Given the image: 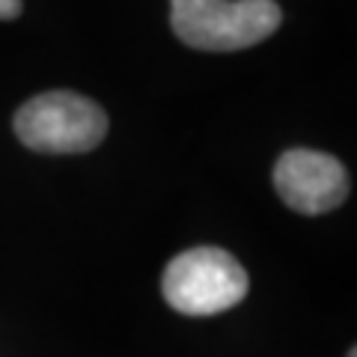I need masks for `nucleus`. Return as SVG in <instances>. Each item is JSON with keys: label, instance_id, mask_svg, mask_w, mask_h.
<instances>
[{"label": "nucleus", "instance_id": "1", "mask_svg": "<svg viewBox=\"0 0 357 357\" xmlns=\"http://www.w3.org/2000/svg\"><path fill=\"white\" fill-rule=\"evenodd\" d=\"M274 0H170L173 33L197 51H244L280 27Z\"/></svg>", "mask_w": 357, "mask_h": 357}, {"label": "nucleus", "instance_id": "2", "mask_svg": "<svg viewBox=\"0 0 357 357\" xmlns=\"http://www.w3.org/2000/svg\"><path fill=\"white\" fill-rule=\"evenodd\" d=\"M15 134L33 152L77 155L96 149L105 140L107 114L93 98L69 89H54L18 107Z\"/></svg>", "mask_w": 357, "mask_h": 357}, {"label": "nucleus", "instance_id": "3", "mask_svg": "<svg viewBox=\"0 0 357 357\" xmlns=\"http://www.w3.org/2000/svg\"><path fill=\"white\" fill-rule=\"evenodd\" d=\"M248 271L220 248H194L167 265L161 292L182 316H218L248 295Z\"/></svg>", "mask_w": 357, "mask_h": 357}, {"label": "nucleus", "instance_id": "4", "mask_svg": "<svg viewBox=\"0 0 357 357\" xmlns=\"http://www.w3.org/2000/svg\"><path fill=\"white\" fill-rule=\"evenodd\" d=\"M274 188L289 208L301 215H325L345 203L349 173L328 152L289 149L274 164Z\"/></svg>", "mask_w": 357, "mask_h": 357}, {"label": "nucleus", "instance_id": "5", "mask_svg": "<svg viewBox=\"0 0 357 357\" xmlns=\"http://www.w3.org/2000/svg\"><path fill=\"white\" fill-rule=\"evenodd\" d=\"M21 15V0H0V21H13Z\"/></svg>", "mask_w": 357, "mask_h": 357}, {"label": "nucleus", "instance_id": "6", "mask_svg": "<svg viewBox=\"0 0 357 357\" xmlns=\"http://www.w3.org/2000/svg\"><path fill=\"white\" fill-rule=\"evenodd\" d=\"M349 357H357V351H354V349H351V351H349Z\"/></svg>", "mask_w": 357, "mask_h": 357}]
</instances>
